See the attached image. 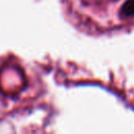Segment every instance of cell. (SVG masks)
Returning <instances> with one entry per match:
<instances>
[{
  "label": "cell",
  "mask_w": 134,
  "mask_h": 134,
  "mask_svg": "<svg viewBox=\"0 0 134 134\" xmlns=\"http://www.w3.org/2000/svg\"><path fill=\"white\" fill-rule=\"evenodd\" d=\"M120 16L122 17H134V0H127L121 8Z\"/></svg>",
  "instance_id": "6da1fadb"
}]
</instances>
